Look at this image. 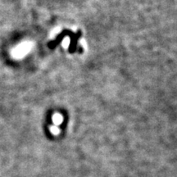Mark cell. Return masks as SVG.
Returning a JSON list of instances; mask_svg holds the SVG:
<instances>
[{
    "label": "cell",
    "instance_id": "4",
    "mask_svg": "<svg viewBox=\"0 0 177 177\" xmlns=\"http://www.w3.org/2000/svg\"><path fill=\"white\" fill-rule=\"evenodd\" d=\"M69 43H70V39H69L68 38H67L63 40V42H62V45H63V47L67 48V47L69 46Z\"/></svg>",
    "mask_w": 177,
    "mask_h": 177
},
{
    "label": "cell",
    "instance_id": "3",
    "mask_svg": "<svg viewBox=\"0 0 177 177\" xmlns=\"http://www.w3.org/2000/svg\"><path fill=\"white\" fill-rule=\"evenodd\" d=\"M51 131L53 132V134H57L59 133V131H60V129H58V127L57 126V125H54V126H53V127H51Z\"/></svg>",
    "mask_w": 177,
    "mask_h": 177
},
{
    "label": "cell",
    "instance_id": "1",
    "mask_svg": "<svg viewBox=\"0 0 177 177\" xmlns=\"http://www.w3.org/2000/svg\"><path fill=\"white\" fill-rule=\"evenodd\" d=\"M31 48H32V44L30 43L26 42V43H21L14 50V56L17 58H21L29 53Z\"/></svg>",
    "mask_w": 177,
    "mask_h": 177
},
{
    "label": "cell",
    "instance_id": "2",
    "mask_svg": "<svg viewBox=\"0 0 177 177\" xmlns=\"http://www.w3.org/2000/svg\"><path fill=\"white\" fill-rule=\"evenodd\" d=\"M53 121L55 125H60L62 122V116L59 114H55L53 116Z\"/></svg>",
    "mask_w": 177,
    "mask_h": 177
}]
</instances>
